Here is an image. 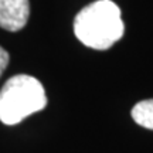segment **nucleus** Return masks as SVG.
I'll use <instances>...</instances> for the list:
<instances>
[{"label":"nucleus","mask_w":153,"mask_h":153,"mask_svg":"<svg viewBox=\"0 0 153 153\" xmlns=\"http://www.w3.org/2000/svg\"><path fill=\"white\" fill-rule=\"evenodd\" d=\"M125 31L120 9L111 0H98L85 6L74 20V33L84 45L108 50Z\"/></svg>","instance_id":"obj_1"},{"label":"nucleus","mask_w":153,"mask_h":153,"mask_svg":"<svg viewBox=\"0 0 153 153\" xmlns=\"http://www.w3.org/2000/svg\"><path fill=\"white\" fill-rule=\"evenodd\" d=\"M9 60H10L9 53H7L3 47H0V76H1L3 71L6 70V67H7V64H9Z\"/></svg>","instance_id":"obj_5"},{"label":"nucleus","mask_w":153,"mask_h":153,"mask_svg":"<svg viewBox=\"0 0 153 153\" xmlns=\"http://www.w3.org/2000/svg\"><path fill=\"white\" fill-rule=\"evenodd\" d=\"M132 118L139 126L153 131V99L137 102L132 109Z\"/></svg>","instance_id":"obj_4"},{"label":"nucleus","mask_w":153,"mask_h":153,"mask_svg":"<svg viewBox=\"0 0 153 153\" xmlns=\"http://www.w3.org/2000/svg\"><path fill=\"white\" fill-rule=\"evenodd\" d=\"M30 16L28 0H0V27L19 31L27 24Z\"/></svg>","instance_id":"obj_3"},{"label":"nucleus","mask_w":153,"mask_h":153,"mask_svg":"<svg viewBox=\"0 0 153 153\" xmlns=\"http://www.w3.org/2000/svg\"><path fill=\"white\" fill-rule=\"evenodd\" d=\"M45 106L44 87L34 76L14 75L0 89V120L4 125H17Z\"/></svg>","instance_id":"obj_2"}]
</instances>
